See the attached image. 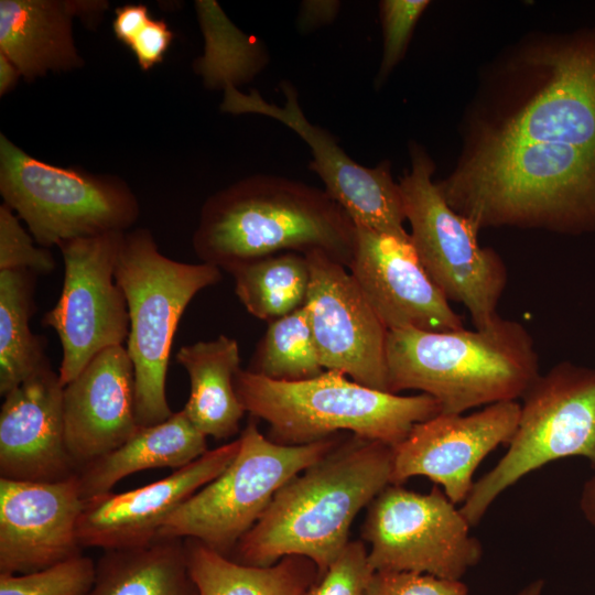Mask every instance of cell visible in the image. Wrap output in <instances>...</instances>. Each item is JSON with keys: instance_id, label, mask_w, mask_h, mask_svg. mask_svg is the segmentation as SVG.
Masks as SVG:
<instances>
[{"instance_id": "cell-1", "label": "cell", "mask_w": 595, "mask_h": 595, "mask_svg": "<svg viewBox=\"0 0 595 595\" xmlns=\"http://www.w3.org/2000/svg\"><path fill=\"white\" fill-rule=\"evenodd\" d=\"M437 186L478 229L595 231V156L575 148L493 137L461 173Z\"/></svg>"}, {"instance_id": "cell-2", "label": "cell", "mask_w": 595, "mask_h": 595, "mask_svg": "<svg viewBox=\"0 0 595 595\" xmlns=\"http://www.w3.org/2000/svg\"><path fill=\"white\" fill-rule=\"evenodd\" d=\"M392 446L350 434L282 486L240 539L237 561L269 566L301 555L318 576L349 542L357 513L391 484Z\"/></svg>"}, {"instance_id": "cell-3", "label": "cell", "mask_w": 595, "mask_h": 595, "mask_svg": "<svg viewBox=\"0 0 595 595\" xmlns=\"http://www.w3.org/2000/svg\"><path fill=\"white\" fill-rule=\"evenodd\" d=\"M192 245L201 262L227 272L289 251H320L348 269L356 226L324 190L256 174L205 201Z\"/></svg>"}, {"instance_id": "cell-4", "label": "cell", "mask_w": 595, "mask_h": 595, "mask_svg": "<svg viewBox=\"0 0 595 595\" xmlns=\"http://www.w3.org/2000/svg\"><path fill=\"white\" fill-rule=\"evenodd\" d=\"M386 355L389 392L419 390L444 414L516 401L540 375L530 333L500 316L473 331H388Z\"/></svg>"}, {"instance_id": "cell-5", "label": "cell", "mask_w": 595, "mask_h": 595, "mask_svg": "<svg viewBox=\"0 0 595 595\" xmlns=\"http://www.w3.org/2000/svg\"><path fill=\"white\" fill-rule=\"evenodd\" d=\"M246 412L266 421L269 439L283 445L310 444L339 432L389 446L412 426L440 413L434 398L372 389L334 370L300 381H278L247 369L234 379Z\"/></svg>"}, {"instance_id": "cell-6", "label": "cell", "mask_w": 595, "mask_h": 595, "mask_svg": "<svg viewBox=\"0 0 595 595\" xmlns=\"http://www.w3.org/2000/svg\"><path fill=\"white\" fill-rule=\"evenodd\" d=\"M129 313L127 351L133 364L139 426L167 420L165 391L174 334L193 298L221 280L213 264L187 263L162 255L149 229L127 231L115 271Z\"/></svg>"}, {"instance_id": "cell-7", "label": "cell", "mask_w": 595, "mask_h": 595, "mask_svg": "<svg viewBox=\"0 0 595 595\" xmlns=\"http://www.w3.org/2000/svg\"><path fill=\"white\" fill-rule=\"evenodd\" d=\"M0 194L40 247L127 232L138 220L137 196L121 177L39 160L0 134Z\"/></svg>"}, {"instance_id": "cell-8", "label": "cell", "mask_w": 595, "mask_h": 595, "mask_svg": "<svg viewBox=\"0 0 595 595\" xmlns=\"http://www.w3.org/2000/svg\"><path fill=\"white\" fill-rule=\"evenodd\" d=\"M344 437L338 433L310 444L283 445L266 437L250 421L241 432L240 448L232 462L177 507L158 537L195 539L228 556L278 490Z\"/></svg>"}, {"instance_id": "cell-9", "label": "cell", "mask_w": 595, "mask_h": 595, "mask_svg": "<svg viewBox=\"0 0 595 595\" xmlns=\"http://www.w3.org/2000/svg\"><path fill=\"white\" fill-rule=\"evenodd\" d=\"M522 400L507 452L459 508L470 527L507 488L550 462L582 456L595 469V368L562 361L540 374Z\"/></svg>"}, {"instance_id": "cell-10", "label": "cell", "mask_w": 595, "mask_h": 595, "mask_svg": "<svg viewBox=\"0 0 595 595\" xmlns=\"http://www.w3.org/2000/svg\"><path fill=\"white\" fill-rule=\"evenodd\" d=\"M411 159V170L399 182L411 242L445 298L465 306L475 328H485L499 316L507 268L493 249L479 245L478 227L447 204L432 181L429 156L414 147Z\"/></svg>"}, {"instance_id": "cell-11", "label": "cell", "mask_w": 595, "mask_h": 595, "mask_svg": "<svg viewBox=\"0 0 595 595\" xmlns=\"http://www.w3.org/2000/svg\"><path fill=\"white\" fill-rule=\"evenodd\" d=\"M461 510L436 485L429 494L388 485L368 505L363 524L374 571L461 581L483 554Z\"/></svg>"}, {"instance_id": "cell-12", "label": "cell", "mask_w": 595, "mask_h": 595, "mask_svg": "<svg viewBox=\"0 0 595 595\" xmlns=\"http://www.w3.org/2000/svg\"><path fill=\"white\" fill-rule=\"evenodd\" d=\"M126 232H108L58 246L64 262L62 293L43 318L62 344L58 369L65 387L101 350L122 345L129 313L115 271Z\"/></svg>"}, {"instance_id": "cell-13", "label": "cell", "mask_w": 595, "mask_h": 595, "mask_svg": "<svg viewBox=\"0 0 595 595\" xmlns=\"http://www.w3.org/2000/svg\"><path fill=\"white\" fill-rule=\"evenodd\" d=\"M283 106L268 102L257 90L242 94L227 86L220 110L228 113H256L273 118L294 131L312 152L310 169L325 186V192L351 218L355 226L407 236L399 183L390 173L388 162L366 167L354 161L323 128L313 125L303 113L295 88L281 83Z\"/></svg>"}, {"instance_id": "cell-14", "label": "cell", "mask_w": 595, "mask_h": 595, "mask_svg": "<svg viewBox=\"0 0 595 595\" xmlns=\"http://www.w3.org/2000/svg\"><path fill=\"white\" fill-rule=\"evenodd\" d=\"M304 256L310 269L304 307L323 368L389 392L388 329L345 266L320 251Z\"/></svg>"}, {"instance_id": "cell-15", "label": "cell", "mask_w": 595, "mask_h": 595, "mask_svg": "<svg viewBox=\"0 0 595 595\" xmlns=\"http://www.w3.org/2000/svg\"><path fill=\"white\" fill-rule=\"evenodd\" d=\"M519 415L517 401H502L468 415L439 413L414 424L392 446L391 484L424 476L442 486L454 505L464 502L476 468L498 445H508Z\"/></svg>"}, {"instance_id": "cell-16", "label": "cell", "mask_w": 595, "mask_h": 595, "mask_svg": "<svg viewBox=\"0 0 595 595\" xmlns=\"http://www.w3.org/2000/svg\"><path fill=\"white\" fill-rule=\"evenodd\" d=\"M348 269L388 331L463 327L461 316L422 266L410 234L398 236L356 226Z\"/></svg>"}, {"instance_id": "cell-17", "label": "cell", "mask_w": 595, "mask_h": 595, "mask_svg": "<svg viewBox=\"0 0 595 595\" xmlns=\"http://www.w3.org/2000/svg\"><path fill=\"white\" fill-rule=\"evenodd\" d=\"M77 474L55 483L0 478V574H26L82 554Z\"/></svg>"}, {"instance_id": "cell-18", "label": "cell", "mask_w": 595, "mask_h": 595, "mask_svg": "<svg viewBox=\"0 0 595 595\" xmlns=\"http://www.w3.org/2000/svg\"><path fill=\"white\" fill-rule=\"evenodd\" d=\"M240 439L208 450L171 475L132 490L109 491L85 500L77 534L82 548L126 549L158 537L167 517L219 476L236 457Z\"/></svg>"}, {"instance_id": "cell-19", "label": "cell", "mask_w": 595, "mask_h": 595, "mask_svg": "<svg viewBox=\"0 0 595 595\" xmlns=\"http://www.w3.org/2000/svg\"><path fill=\"white\" fill-rule=\"evenodd\" d=\"M64 387L48 358L4 396L0 478L55 483L77 474L65 443Z\"/></svg>"}, {"instance_id": "cell-20", "label": "cell", "mask_w": 595, "mask_h": 595, "mask_svg": "<svg viewBox=\"0 0 595 595\" xmlns=\"http://www.w3.org/2000/svg\"><path fill=\"white\" fill-rule=\"evenodd\" d=\"M65 443L79 470L139 429L133 364L123 345L108 347L64 387Z\"/></svg>"}, {"instance_id": "cell-21", "label": "cell", "mask_w": 595, "mask_h": 595, "mask_svg": "<svg viewBox=\"0 0 595 595\" xmlns=\"http://www.w3.org/2000/svg\"><path fill=\"white\" fill-rule=\"evenodd\" d=\"M73 1L1 0L0 53L26 82L83 67L73 36Z\"/></svg>"}, {"instance_id": "cell-22", "label": "cell", "mask_w": 595, "mask_h": 595, "mask_svg": "<svg viewBox=\"0 0 595 595\" xmlns=\"http://www.w3.org/2000/svg\"><path fill=\"white\" fill-rule=\"evenodd\" d=\"M206 437L183 410L167 420L139 426L136 433L111 452L86 464L77 472L85 500L107 494L122 478L151 468H181L207 450Z\"/></svg>"}, {"instance_id": "cell-23", "label": "cell", "mask_w": 595, "mask_h": 595, "mask_svg": "<svg viewBox=\"0 0 595 595\" xmlns=\"http://www.w3.org/2000/svg\"><path fill=\"white\" fill-rule=\"evenodd\" d=\"M175 358L190 378L191 391L183 411L192 424L216 440L237 434L246 413L234 386L241 369L237 340L221 334L181 347Z\"/></svg>"}, {"instance_id": "cell-24", "label": "cell", "mask_w": 595, "mask_h": 595, "mask_svg": "<svg viewBox=\"0 0 595 595\" xmlns=\"http://www.w3.org/2000/svg\"><path fill=\"white\" fill-rule=\"evenodd\" d=\"M87 595H197L184 539L156 537L143 545L104 550Z\"/></svg>"}, {"instance_id": "cell-25", "label": "cell", "mask_w": 595, "mask_h": 595, "mask_svg": "<svg viewBox=\"0 0 595 595\" xmlns=\"http://www.w3.org/2000/svg\"><path fill=\"white\" fill-rule=\"evenodd\" d=\"M184 541L197 595H304L318 576L315 563L305 556L289 555L269 566H251L198 540Z\"/></svg>"}, {"instance_id": "cell-26", "label": "cell", "mask_w": 595, "mask_h": 595, "mask_svg": "<svg viewBox=\"0 0 595 595\" xmlns=\"http://www.w3.org/2000/svg\"><path fill=\"white\" fill-rule=\"evenodd\" d=\"M36 277L25 269L0 271V394L23 382L47 359L45 339L30 328Z\"/></svg>"}, {"instance_id": "cell-27", "label": "cell", "mask_w": 595, "mask_h": 595, "mask_svg": "<svg viewBox=\"0 0 595 595\" xmlns=\"http://www.w3.org/2000/svg\"><path fill=\"white\" fill-rule=\"evenodd\" d=\"M195 8L205 39V51L194 71L207 88L237 87L252 80L268 64L261 41L245 34L226 17L217 2L199 0Z\"/></svg>"}, {"instance_id": "cell-28", "label": "cell", "mask_w": 595, "mask_h": 595, "mask_svg": "<svg viewBox=\"0 0 595 595\" xmlns=\"http://www.w3.org/2000/svg\"><path fill=\"white\" fill-rule=\"evenodd\" d=\"M229 273L239 301L260 320L274 321L305 303L310 269L302 253L289 251L260 258Z\"/></svg>"}, {"instance_id": "cell-29", "label": "cell", "mask_w": 595, "mask_h": 595, "mask_svg": "<svg viewBox=\"0 0 595 595\" xmlns=\"http://www.w3.org/2000/svg\"><path fill=\"white\" fill-rule=\"evenodd\" d=\"M247 370L278 381H300L323 374L304 305L271 321Z\"/></svg>"}, {"instance_id": "cell-30", "label": "cell", "mask_w": 595, "mask_h": 595, "mask_svg": "<svg viewBox=\"0 0 595 595\" xmlns=\"http://www.w3.org/2000/svg\"><path fill=\"white\" fill-rule=\"evenodd\" d=\"M96 563L83 553L40 571L0 574V595H87Z\"/></svg>"}, {"instance_id": "cell-31", "label": "cell", "mask_w": 595, "mask_h": 595, "mask_svg": "<svg viewBox=\"0 0 595 595\" xmlns=\"http://www.w3.org/2000/svg\"><path fill=\"white\" fill-rule=\"evenodd\" d=\"M34 238L22 227L19 216L0 205V271L25 269L35 274L51 273L55 260L48 248L35 246Z\"/></svg>"}, {"instance_id": "cell-32", "label": "cell", "mask_w": 595, "mask_h": 595, "mask_svg": "<svg viewBox=\"0 0 595 595\" xmlns=\"http://www.w3.org/2000/svg\"><path fill=\"white\" fill-rule=\"evenodd\" d=\"M361 541H349L304 595H367L374 573Z\"/></svg>"}, {"instance_id": "cell-33", "label": "cell", "mask_w": 595, "mask_h": 595, "mask_svg": "<svg viewBox=\"0 0 595 595\" xmlns=\"http://www.w3.org/2000/svg\"><path fill=\"white\" fill-rule=\"evenodd\" d=\"M429 4L426 0H383L380 2L383 47L377 83L383 80L402 58L413 29Z\"/></svg>"}, {"instance_id": "cell-34", "label": "cell", "mask_w": 595, "mask_h": 595, "mask_svg": "<svg viewBox=\"0 0 595 595\" xmlns=\"http://www.w3.org/2000/svg\"><path fill=\"white\" fill-rule=\"evenodd\" d=\"M367 595H468V588L461 581L428 574L375 571Z\"/></svg>"}, {"instance_id": "cell-35", "label": "cell", "mask_w": 595, "mask_h": 595, "mask_svg": "<svg viewBox=\"0 0 595 595\" xmlns=\"http://www.w3.org/2000/svg\"><path fill=\"white\" fill-rule=\"evenodd\" d=\"M173 39L174 33L163 19L151 18L128 47L139 67L147 72L163 61Z\"/></svg>"}, {"instance_id": "cell-36", "label": "cell", "mask_w": 595, "mask_h": 595, "mask_svg": "<svg viewBox=\"0 0 595 595\" xmlns=\"http://www.w3.org/2000/svg\"><path fill=\"white\" fill-rule=\"evenodd\" d=\"M150 19L148 7L141 3L116 8L112 30L117 40L129 46Z\"/></svg>"}, {"instance_id": "cell-37", "label": "cell", "mask_w": 595, "mask_h": 595, "mask_svg": "<svg viewBox=\"0 0 595 595\" xmlns=\"http://www.w3.org/2000/svg\"><path fill=\"white\" fill-rule=\"evenodd\" d=\"M340 9V2L334 0L303 1L296 19V26L301 33H309L321 26L331 24Z\"/></svg>"}, {"instance_id": "cell-38", "label": "cell", "mask_w": 595, "mask_h": 595, "mask_svg": "<svg viewBox=\"0 0 595 595\" xmlns=\"http://www.w3.org/2000/svg\"><path fill=\"white\" fill-rule=\"evenodd\" d=\"M580 508L586 521L595 530V469L594 474L584 483L582 487Z\"/></svg>"}, {"instance_id": "cell-39", "label": "cell", "mask_w": 595, "mask_h": 595, "mask_svg": "<svg viewBox=\"0 0 595 595\" xmlns=\"http://www.w3.org/2000/svg\"><path fill=\"white\" fill-rule=\"evenodd\" d=\"M22 77L19 68L6 55L0 53V96L11 91Z\"/></svg>"}, {"instance_id": "cell-40", "label": "cell", "mask_w": 595, "mask_h": 595, "mask_svg": "<svg viewBox=\"0 0 595 595\" xmlns=\"http://www.w3.org/2000/svg\"><path fill=\"white\" fill-rule=\"evenodd\" d=\"M544 581L536 580L513 595H542Z\"/></svg>"}]
</instances>
